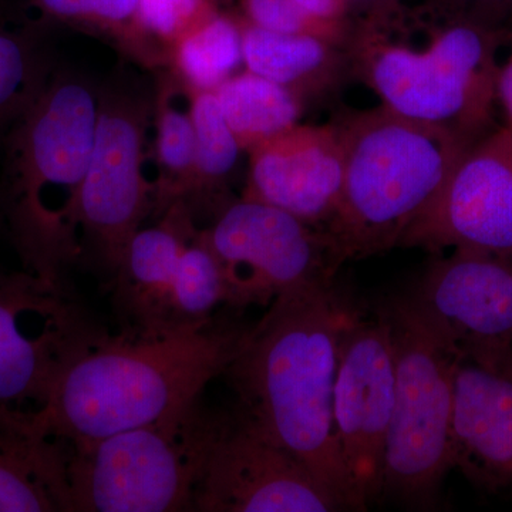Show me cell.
Wrapping results in <instances>:
<instances>
[{
	"mask_svg": "<svg viewBox=\"0 0 512 512\" xmlns=\"http://www.w3.org/2000/svg\"><path fill=\"white\" fill-rule=\"evenodd\" d=\"M137 19L146 35L156 36L170 47L183 36L174 0H138Z\"/></svg>",
	"mask_w": 512,
	"mask_h": 512,
	"instance_id": "obj_29",
	"label": "cell"
},
{
	"mask_svg": "<svg viewBox=\"0 0 512 512\" xmlns=\"http://www.w3.org/2000/svg\"><path fill=\"white\" fill-rule=\"evenodd\" d=\"M247 22L271 32L315 35L346 43L348 37L333 32L305 15L293 0H242Z\"/></svg>",
	"mask_w": 512,
	"mask_h": 512,
	"instance_id": "obj_26",
	"label": "cell"
},
{
	"mask_svg": "<svg viewBox=\"0 0 512 512\" xmlns=\"http://www.w3.org/2000/svg\"><path fill=\"white\" fill-rule=\"evenodd\" d=\"M241 23L242 55L249 72L308 97L332 90L350 74L346 43L315 35L271 32Z\"/></svg>",
	"mask_w": 512,
	"mask_h": 512,
	"instance_id": "obj_19",
	"label": "cell"
},
{
	"mask_svg": "<svg viewBox=\"0 0 512 512\" xmlns=\"http://www.w3.org/2000/svg\"><path fill=\"white\" fill-rule=\"evenodd\" d=\"M392 336L382 311L355 312L340 336L333 389L336 443L355 511L383 498L384 458L394 409Z\"/></svg>",
	"mask_w": 512,
	"mask_h": 512,
	"instance_id": "obj_12",
	"label": "cell"
},
{
	"mask_svg": "<svg viewBox=\"0 0 512 512\" xmlns=\"http://www.w3.org/2000/svg\"><path fill=\"white\" fill-rule=\"evenodd\" d=\"M195 130V177L192 197L220 204L217 198L237 168L242 147L232 133L214 92L188 90Z\"/></svg>",
	"mask_w": 512,
	"mask_h": 512,
	"instance_id": "obj_24",
	"label": "cell"
},
{
	"mask_svg": "<svg viewBox=\"0 0 512 512\" xmlns=\"http://www.w3.org/2000/svg\"><path fill=\"white\" fill-rule=\"evenodd\" d=\"M248 154L242 198L272 205L325 231L338 211L345 177L339 121L296 124Z\"/></svg>",
	"mask_w": 512,
	"mask_h": 512,
	"instance_id": "obj_15",
	"label": "cell"
},
{
	"mask_svg": "<svg viewBox=\"0 0 512 512\" xmlns=\"http://www.w3.org/2000/svg\"><path fill=\"white\" fill-rule=\"evenodd\" d=\"M245 153L299 124L303 100L281 84L245 70L214 90Z\"/></svg>",
	"mask_w": 512,
	"mask_h": 512,
	"instance_id": "obj_20",
	"label": "cell"
},
{
	"mask_svg": "<svg viewBox=\"0 0 512 512\" xmlns=\"http://www.w3.org/2000/svg\"><path fill=\"white\" fill-rule=\"evenodd\" d=\"M107 333L69 284L0 271V410L42 412L63 370Z\"/></svg>",
	"mask_w": 512,
	"mask_h": 512,
	"instance_id": "obj_9",
	"label": "cell"
},
{
	"mask_svg": "<svg viewBox=\"0 0 512 512\" xmlns=\"http://www.w3.org/2000/svg\"><path fill=\"white\" fill-rule=\"evenodd\" d=\"M460 357L512 356V254L451 249L407 295Z\"/></svg>",
	"mask_w": 512,
	"mask_h": 512,
	"instance_id": "obj_13",
	"label": "cell"
},
{
	"mask_svg": "<svg viewBox=\"0 0 512 512\" xmlns=\"http://www.w3.org/2000/svg\"><path fill=\"white\" fill-rule=\"evenodd\" d=\"M221 306H228V289L217 256L198 229L188 242L170 296V326H195L214 318Z\"/></svg>",
	"mask_w": 512,
	"mask_h": 512,
	"instance_id": "obj_25",
	"label": "cell"
},
{
	"mask_svg": "<svg viewBox=\"0 0 512 512\" xmlns=\"http://www.w3.org/2000/svg\"><path fill=\"white\" fill-rule=\"evenodd\" d=\"M70 453L39 414L0 410V512H72Z\"/></svg>",
	"mask_w": 512,
	"mask_h": 512,
	"instance_id": "obj_18",
	"label": "cell"
},
{
	"mask_svg": "<svg viewBox=\"0 0 512 512\" xmlns=\"http://www.w3.org/2000/svg\"><path fill=\"white\" fill-rule=\"evenodd\" d=\"M308 18L342 36H349L352 25L345 22V0H293Z\"/></svg>",
	"mask_w": 512,
	"mask_h": 512,
	"instance_id": "obj_30",
	"label": "cell"
},
{
	"mask_svg": "<svg viewBox=\"0 0 512 512\" xmlns=\"http://www.w3.org/2000/svg\"><path fill=\"white\" fill-rule=\"evenodd\" d=\"M451 466L490 494L512 488V356L460 357L454 372Z\"/></svg>",
	"mask_w": 512,
	"mask_h": 512,
	"instance_id": "obj_16",
	"label": "cell"
},
{
	"mask_svg": "<svg viewBox=\"0 0 512 512\" xmlns=\"http://www.w3.org/2000/svg\"><path fill=\"white\" fill-rule=\"evenodd\" d=\"M416 9L441 18L470 20L512 37V0H423Z\"/></svg>",
	"mask_w": 512,
	"mask_h": 512,
	"instance_id": "obj_27",
	"label": "cell"
},
{
	"mask_svg": "<svg viewBox=\"0 0 512 512\" xmlns=\"http://www.w3.org/2000/svg\"><path fill=\"white\" fill-rule=\"evenodd\" d=\"M249 328L214 318L195 326L107 333L63 370L43 427L70 446L184 412L224 375Z\"/></svg>",
	"mask_w": 512,
	"mask_h": 512,
	"instance_id": "obj_2",
	"label": "cell"
},
{
	"mask_svg": "<svg viewBox=\"0 0 512 512\" xmlns=\"http://www.w3.org/2000/svg\"><path fill=\"white\" fill-rule=\"evenodd\" d=\"M171 57L185 89L214 92L244 64L241 23L214 13L171 46Z\"/></svg>",
	"mask_w": 512,
	"mask_h": 512,
	"instance_id": "obj_23",
	"label": "cell"
},
{
	"mask_svg": "<svg viewBox=\"0 0 512 512\" xmlns=\"http://www.w3.org/2000/svg\"><path fill=\"white\" fill-rule=\"evenodd\" d=\"M400 247L512 254L511 126L498 124L468 148Z\"/></svg>",
	"mask_w": 512,
	"mask_h": 512,
	"instance_id": "obj_14",
	"label": "cell"
},
{
	"mask_svg": "<svg viewBox=\"0 0 512 512\" xmlns=\"http://www.w3.org/2000/svg\"><path fill=\"white\" fill-rule=\"evenodd\" d=\"M211 410L202 399L147 426L72 447V512L192 511Z\"/></svg>",
	"mask_w": 512,
	"mask_h": 512,
	"instance_id": "obj_8",
	"label": "cell"
},
{
	"mask_svg": "<svg viewBox=\"0 0 512 512\" xmlns=\"http://www.w3.org/2000/svg\"><path fill=\"white\" fill-rule=\"evenodd\" d=\"M380 311L389 323L396 372L383 498L434 510L444 478L453 470L450 424L460 356L407 296L392 299Z\"/></svg>",
	"mask_w": 512,
	"mask_h": 512,
	"instance_id": "obj_6",
	"label": "cell"
},
{
	"mask_svg": "<svg viewBox=\"0 0 512 512\" xmlns=\"http://www.w3.org/2000/svg\"><path fill=\"white\" fill-rule=\"evenodd\" d=\"M202 234L220 262L228 308H268L292 289L333 282L342 266L325 231L247 198L228 202Z\"/></svg>",
	"mask_w": 512,
	"mask_h": 512,
	"instance_id": "obj_10",
	"label": "cell"
},
{
	"mask_svg": "<svg viewBox=\"0 0 512 512\" xmlns=\"http://www.w3.org/2000/svg\"><path fill=\"white\" fill-rule=\"evenodd\" d=\"M345 177L326 235L342 265L400 247L474 143L384 106L339 120Z\"/></svg>",
	"mask_w": 512,
	"mask_h": 512,
	"instance_id": "obj_5",
	"label": "cell"
},
{
	"mask_svg": "<svg viewBox=\"0 0 512 512\" xmlns=\"http://www.w3.org/2000/svg\"><path fill=\"white\" fill-rule=\"evenodd\" d=\"M56 67L42 30L0 26V140L35 103Z\"/></svg>",
	"mask_w": 512,
	"mask_h": 512,
	"instance_id": "obj_22",
	"label": "cell"
},
{
	"mask_svg": "<svg viewBox=\"0 0 512 512\" xmlns=\"http://www.w3.org/2000/svg\"><path fill=\"white\" fill-rule=\"evenodd\" d=\"M197 231L190 207L181 201L171 205L158 224L138 229L131 238L110 285L123 330L171 329V286L181 255Z\"/></svg>",
	"mask_w": 512,
	"mask_h": 512,
	"instance_id": "obj_17",
	"label": "cell"
},
{
	"mask_svg": "<svg viewBox=\"0 0 512 512\" xmlns=\"http://www.w3.org/2000/svg\"><path fill=\"white\" fill-rule=\"evenodd\" d=\"M178 80L156 84L153 124L156 126L158 175L154 191V214L161 217L177 202L187 204L195 177V130L190 99L181 103ZM188 92V90H187ZM190 96V94H188Z\"/></svg>",
	"mask_w": 512,
	"mask_h": 512,
	"instance_id": "obj_21",
	"label": "cell"
},
{
	"mask_svg": "<svg viewBox=\"0 0 512 512\" xmlns=\"http://www.w3.org/2000/svg\"><path fill=\"white\" fill-rule=\"evenodd\" d=\"M511 39L396 2L352 23L346 52L350 74L386 109L476 143L498 126V53Z\"/></svg>",
	"mask_w": 512,
	"mask_h": 512,
	"instance_id": "obj_3",
	"label": "cell"
},
{
	"mask_svg": "<svg viewBox=\"0 0 512 512\" xmlns=\"http://www.w3.org/2000/svg\"><path fill=\"white\" fill-rule=\"evenodd\" d=\"M138 0H94L93 22L109 28L116 35L123 36L128 45H133L137 55L136 43L141 42V30L137 19Z\"/></svg>",
	"mask_w": 512,
	"mask_h": 512,
	"instance_id": "obj_28",
	"label": "cell"
},
{
	"mask_svg": "<svg viewBox=\"0 0 512 512\" xmlns=\"http://www.w3.org/2000/svg\"><path fill=\"white\" fill-rule=\"evenodd\" d=\"M37 6L56 19L93 22L94 0H35Z\"/></svg>",
	"mask_w": 512,
	"mask_h": 512,
	"instance_id": "obj_32",
	"label": "cell"
},
{
	"mask_svg": "<svg viewBox=\"0 0 512 512\" xmlns=\"http://www.w3.org/2000/svg\"><path fill=\"white\" fill-rule=\"evenodd\" d=\"M0 234H5L6 235L5 227H3L2 218H0Z\"/></svg>",
	"mask_w": 512,
	"mask_h": 512,
	"instance_id": "obj_34",
	"label": "cell"
},
{
	"mask_svg": "<svg viewBox=\"0 0 512 512\" xmlns=\"http://www.w3.org/2000/svg\"><path fill=\"white\" fill-rule=\"evenodd\" d=\"M507 47L510 50L504 62H500L495 79V100L497 110L503 117V124L512 127V39Z\"/></svg>",
	"mask_w": 512,
	"mask_h": 512,
	"instance_id": "obj_31",
	"label": "cell"
},
{
	"mask_svg": "<svg viewBox=\"0 0 512 512\" xmlns=\"http://www.w3.org/2000/svg\"><path fill=\"white\" fill-rule=\"evenodd\" d=\"M195 512H328L338 503L311 471L235 407L212 412L192 490Z\"/></svg>",
	"mask_w": 512,
	"mask_h": 512,
	"instance_id": "obj_11",
	"label": "cell"
},
{
	"mask_svg": "<svg viewBox=\"0 0 512 512\" xmlns=\"http://www.w3.org/2000/svg\"><path fill=\"white\" fill-rule=\"evenodd\" d=\"M353 313L333 282L292 289L249 328L222 376L235 409L305 464L340 510L355 511L333 424L340 336Z\"/></svg>",
	"mask_w": 512,
	"mask_h": 512,
	"instance_id": "obj_1",
	"label": "cell"
},
{
	"mask_svg": "<svg viewBox=\"0 0 512 512\" xmlns=\"http://www.w3.org/2000/svg\"><path fill=\"white\" fill-rule=\"evenodd\" d=\"M99 116V84L56 67L3 137L0 218L23 269L55 284L80 259L79 202Z\"/></svg>",
	"mask_w": 512,
	"mask_h": 512,
	"instance_id": "obj_4",
	"label": "cell"
},
{
	"mask_svg": "<svg viewBox=\"0 0 512 512\" xmlns=\"http://www.w3.org/2000/svg\"><path fill=\"white\" fill-rule=\"evenodd\" d=\"M156 84L120 64L99 84V116L79 202L80 258L106 276L119 274L128 244L154 208L146 177L148 128Z\"/></svg>",
	"mask_w": 512,
	"mask_h": 512,
	"instance_id": "obj_7",
	"label": "cell"
},
{
	"mask_svg": "<svg viewBox=\"0 0 512 512\" xmlns=\"http://www.w3.org/2000/svg\"><path fill=\"white\" fill-rule=\"evenodd\" d=\"M345 2L346 5L355 6V8L362 10L363 16H366L369 13L376 12V10L393 5L399 0H345Z\"/></svg>",
	"mask_w": 512,
	"mask_h": 512,
	"instance_id": "obj_33",
	"label": "cell"
}]
</instances>
